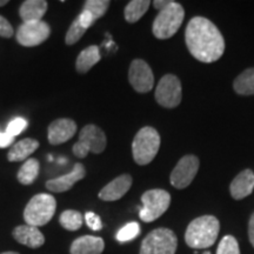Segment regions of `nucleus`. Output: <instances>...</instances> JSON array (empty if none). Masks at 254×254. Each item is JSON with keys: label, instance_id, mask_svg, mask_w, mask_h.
I'll return each instance as SVG.
<instances>
[{"label": "nucleus", "instance_id": "1", "mask_svg": "<svg viewBox=\"0 0 254 254\" xmlns=\"http://www.w3.org/2000/svg\"><path fill=\"white\" fill-rule=\"evenodd\" d=\"M185 40L190 55L201 63L217 62L224 55V37L218 27L204 17L190 19L186 27Z\"/></svg>", "mask_w": 254, "mask_h": 254}, {"label": "nucleus", "instance_id": "2", "mask_svg": "<svg viewBox=\"0 0 254 254\" xmlns=\"http://www.w3.org/2000/svg\"><path fill=\"white\" fill-rule=\"evenodd\" d=\"M220 224L213 215H202L190 222L185 233V241L190 249H208L217 241Z\"/></svg>", "mask_w": 254, "mask_h": 254}, {"label": "nucleus", "instance_id": "3", "mask_svg": "<svg viewBox=\"0 0 254 254\" xmlns=\"http://www.w3.org/2000/svg\"><path fill=\"white\" fill-rule=\"evenodd\" d=\"M160 142L161 139L157 129L151 126L142 127L132 142V153L135 163L140 166L150 164L158 154Z\"/></svg>", "mask_w": 254, "mask_h": 254}, {"label": "nucleus", "instance_id": "4", "mask_svg": "<svg viewBox=\"0 0 254 254\" xmlns=\"http://www.w3.org/2000/svg\"><path fill=\"white\" fill-rule=\"evenodd\" d=\"M57 201L53 195L40 193L34 195L24 211V219L26 225L39 227L49 224L56 213Z\"/></svg>", "mask_w": 254, "mask_h": 254}, {"label": "nucleus", "instance_id": "5", "mask_svg": "<svg viewBox=\"0 0 254 254\" xmlns=\"http://www.w3.org/2000/svg\"><path fill=\"white\" fill-rule=\"evenodd\" d=\"M185 11L183 6L176 1H171L166 7L160 9L153 21V34L158 39H168L173 37L182 26Z\"/></svg>", "mask_w": 254, "mask_h": 254}, {"label": "nucleus", "instance_id": "6", "mask_svg": "<svg viewBox=\"0 0 254 254\" xmlns=\"http://www.w3.org/2000/svg\"><path fill=\"white\" fill-rule=\"evenodd\" d=\"M178 238L168 228L153 230L142 240L139 254H176Z\"/></svg>", "mask_w": 254, "mask_h": 254}, {"label": "nucleus", "instance_id": "7", "mask_svg": "<svg viewBox=\"0 0 254 254\" xmlns=\"http://www.w3.org/2000/svg\"><path fill=\"white\" fill-rule=\"evenodd\" d=\"M106 135L95 125H86L79 133V140L73 145V153L78 158H86L87 154L103 153L106 148Z\"/></svg>", "mask_w": 254, "mask_h": 254}, {"label": "nucleus", "instance_id": "8", "mask_svg": "<svg viewBox=\"0 0 254 254\" xmlns=\"http://www.w3.org/2000/svg\"><path fill=\"white\" fill-rule=\"evenodd\" d=\"M142 208L139 217L142 221L152 222L160 218L171 205V195L165 190H146L141 195Z\"/></svg>", "mask_w": 254, "mask_h": 254}, {"label": "nucleus", "instance_id": "9", "mask_svg": "<svg viewBox=\"0 0 254 254\" xmlns=\"http://www.w3.org/2000/svg\"><path fill=\"white\" fill-rule=\"evenodd\" d=\"M182 82L174 74H166L159 81L155 90V100L160 106L174 109L182 103Z\"/></svg>", "mask_w": 254, "mask_h": 254}, {"label": "nucleus", "instance_id": "10", "mask_svg": "<svg viewBox=\"0 0 254 254\" xmlns=\"http://www.w3.org/2000/svg\"><path fill=\"white\" fill-rule=\"evenodd\" d=\"M51 34V27L45 21H32L24 23L19 26L17 34V41L25 47H33L43 44L49 39Z\"/></svg>", "mask_w": 254, "mask_h": 254}, {"label": "nucleus", "instance_id": "11", "mask_svg": "<svg viewBox=\"0 0 254 254\" xmlns=\"http://www.w3.org/2000/svg\"><path fill=\"white\" fill-rule=\"evenodd\" d=\"M199 170V159L193 154L185 155L178 161L171 173V184L178 190L186 189L193 182Z\"/></svg>", "mask_w": 254, "mask_h": 254}, {"label": "nucleus", "instance_id": "12", "mask_svg": "<svg viewBox=\"0 0 254 254\" xmlns=\"http://www.w3.org/2000/svg\"><path fill=\"white\" fill-rule=\"evenodd\" d=\"M128 81L139 93H147L154 86V75L148 64L142 59L133 60L128 71Z\"/></svg>", "mask_w": 254, "mask_h": 254}, {"label": "nucleus", "instance_id": "13", "mask_svg": "<svg viewBox=\"0 0 254 254\" xmlns=\"http://www.w3.org/2000/svg\"><path fill=\"white\" fill-rule=\"evenodd\" d=\"M49 141L52 145H60L68 141L77 132V124L68 118L57 119L49 126Z\"/></svg>", "mask_w": 254, "mask_h": 254}, {"label": "nucleus", "instance_id": "14", "mask_svg": "<svg viewBox=\"0 0 254 254\" xmlns=\"http://www.w3.org/2000/svg\"><path fill=\"white\" fill-rule=\"evenodd\" d=\"M86 176V171L85 167L81 164H75L74 167L71 172L65 174V176L56 178V179H51L46 183V189L51 190V192L56 193H63L66 190H71L74 186L75 183H78L79 180L84 179Z\"/></svg>", "mask_w": 254, "mask_h": 254}, {"label": "nucleus", "instance_id": "15", "mask_svg": "<svg viewBox=\"0 0 254 254\" xmlns=\"http://www.w3.org/2000/svg\"><path fill=\"white\" fill-rule=\"evenodd\" d=\"M132 182V177L129 174H122L100 190L99 198L104 201H116L122 199L131 189Z\"/></svg>", "mask_w": 254, "mask_h": 254}, {"label": "nucleus", "instance_id": "16", "mask_svg": "<svg viewBox=\"0 0 254 254\" xmlns=\"http://www.w3.org/2000/svg\"><path fill=\"white\" fill-rule=\"evenodd\" d=\"M14 240L21 245L30 247V249H38L45 244V237L38 227L30 226V225H19L12 232Z\"/></svg>", "mask_w": 254, "mask_h": 254}, {"label": "nucleus", "instance_id": "17", "mask_svg": "<svg viewBox=\"0 0 254 254\" xmlns=\"http://www.w3.org/2000/svg\"><path fill=\"white\" fill-rule=\"evenodd\" d=\"M254 190V173L251 170H244L231 183L232 198L241 200L252 194Z\"/></svg>", "mask_w": 254, "mask_h": 254}, {"label": "nucleus", "instance_id": "18", "mask_svg": "<svg viewBox=\"0 0 254 254\" xmlns=\"http://www.w3.org/2000/svg\"><path fill=\"white\" fill-rule=\"evenodd\" d=\"M105 249L104 240L99 237L84 236L72 243L71 254H101Z\"/></svg>", "mask_w": 254, "mask_h": 254}, {"label": "nucleus", "instance_id": "19", "mask_svg": "<svg viewBox=\"0 0 254 254\" xmlns=\"http://www.w3.org/2000/svg\"><path fill=\"white\" fill-rule=\"evenodd\" d=\"M49 4L45 0H26L19 8V14L24 23L40 21L46 13Z\"/></svg>", "mask_w": 254, "mask_h": 254}, {"label": "nucleus", "instance_id": "20", "mask_svg": "<svg viewBox=\"0 0 254 254\" xmlns=\"http://www.w3.org/2000/svg\"><path fill=\"white\" fill-rule=\"evenodd\" d=\"M39 147V142L36 139L26 138L23 140L18 141L14 146H12L11 150L8 151L7 159L12 163H18V161L26 160L32 153H34Z\"/></svg>", "mask_w": 254, "mask_h": 254}, {"label": "nucleus", "instance_id": "21", "mask_svg": "<svg viewBox=\"0 0 254 254\" xmlns=\"http://www.w3.org/2000/svg\"><path fill=\"white\" fill-rule=\"evenodd\" d=\"M101 58L99 47L95 45H91L86 47L85 50H82L80 55L78 56L77 62H75V68L79 73L85 74L90 69L93 67L94 65H97L99 63Z\"/></svg>", "mask_w": 254, "mask_h": 254}, {"label": "nucleus", "instance_id": "22", "mask_svg": "<svg viewBox=\"0 0 254 254\" xmlns=\"http://www.w3.org/2000/svg\"><path fill=\"white\" fill-rule=\"evenodd\" d=\"M234 91L241 95H254V67L247 68L236 78Z\"/></svg>", "mask_w": 254, "mask_h": 254}, {"label": "nucleus", "instance_id": "23", "mask_svg": "<svg viewBox=\"0 0 254 254\" xmlns=\"http://www.w3.org/2000/svg\"><path fill=\"white\" fill-rule=\"evenodd\" d=\"M39 174V161L34 158H30L18 171L17 179L23 185H31L36 182Z\"/></svg>", "mask_w": 254, "mask_h": 254}, {"label": "nucleus", "instance_id": "24", "mask_svg": "<svg viewBox=\"0 0 254 254\" xmlns=\"http://www.w3.org/2000/svg\"><path fill=\"white\" fill-rule=\"evenodd\" d=\"M150 5L151 2L148 0H132V1H129L125 7V11H124L127 23L134 24L138 20H140L142 15L147 12Z\"/></svg>", "mask_w": 254, "mask_h": 254}, {"label": "nucleus", "instance_id": "25", "mask_svg": "<svg viewBox=\"0 0 254 254\" xmlns=\"http://www.w3.org/2000/svg\"><path fill=\"white\" fill-rule=\"evenodd\" d=\"M60 225L67 231H78L82 226L84 218L80 212L74 211V209H67L64 211L59 217Z\"/></svg>", "mask_w": 254, "mask_h": 254}, {"label": "nucleus", "instance_id": "26", "mask_svg": "<svg viewBox=\"0 0 254 254\" xmlns=\"http://www.w3.org/2000/svg\"><path fill=\"white\" fill-rule=\"evenodd\" d=\"M110 4L111 2L109 0H87V1H85L84 9L90 12L94 20H97L106 13Z\"/></svg>", "mask_w": 254, "mask_h": 254}, {"label": "nucleus", "instance_id": "27", "mask_svg": "<svg viewBox=\"0 0 254 254\" xmlns=\"http://www.w3.org/2000/svg\"><path fill=\"white\" fill-rule=\"evenodd\" d=\"M139 233H140V226H139L138 222H128L117 233V240L119 243H126V241L133 240L138 237Z\"/></svg>", "mask_w": 254, "mask_h": 254}, {"label": "nucleus", "instance_id": "28", "mask_svg": "<svg viewBox=\"0 0 254 254\" xmlns=\"http://www.w3.org/2000/svg\"><path fill=\"white\" fill-rule=\"evenodd\" d=\"M217 254H240L239 244L233 236H226L218 245Z\"/></svg>", "mask_w": 254, "mask_h": 254}, {"label": "nucleus", "instance_id": "29", "mask_svg": "<svg viewBox=\"0 0 254 254\" xmlns=\"http://www.w3.org/2000/svg\"><path fill=\"white\" fill-rule=\"evenodd\" d=\"M85 32H86V28L81 26V24L79 23V19L77 17L68 28L67 34L65 37V43L67 45H73V44L78 43L81 39V37L85 34Z\"/></svg>", "mask_w": 254, "mask_h": 254}, {"label": "nucleus", "instance_id": "30", "mask_svg": "<svg viewBox=\"0 0 254 254\" xmlns=\"http://www.w3.org/2000/svg\"><path fill=\"white\" fill-rule=\"evenodd\" d=\"M27 126V120H25L24 118H14L12 122H9L7 125V128H6V133H8L9 135L15 136L18 134H20L21 132L26 128Z\"/></svg>", "mask_w": 254, "mask_h": 254}, {"label": "nucleus", "instance_id": "31", "mask_svg": "<svg viewBox=\"0 0 254 254\" xmlns=\"http://www.w3.org/2000/svg\"><path fill=\"white\" fill-rule=\"evenodd\" d=\"M85 220H86L87 226L93 231H100L103 228V222L98 214L93 213V212H87L85 214Z\"/></svg>", "mask_w": 254, "mask_h": 254}, {"label": "nucleus", "instance_id": "32", "mask_svg": "<svg viewBox=\"0 0 254 254\" xmlns=\"http://www.w3.org/2000/svg\"><path fill=\"white\" fill-rule=\"evenodd\" d=\"M14 31L12 25L8 23L4 17L0 15V37L2 38H11L13 36Z\"/></svg>", "mask_w": 254, "mask_h": 254}, {"label": "nucleus", "instance_id": "33", "mask_svg": "<svg viewBox=\"0 0 254 254\" xmlns=\"http://www.w3.org/2000/svg\"><path fill=\"white\" fill-rule=\"evenodd\" d=\"M78 19H79V23L81 24V26L84 28H87L91 27V25L94 23V18L92 17V14L90 13V12L85 11V9H82V12L80 14L78 15Z\"/></svg>", "mask_w": 254, "mask_h": 254}, {"label": "nucleus", "instance_id": "34", "mask_svg": "<svg viewBox=\"0 0 254 254\" xmlns=\"http://www.w3.org/2000/svg\"><path fill=\"white\" fill-rule=\"evenodd\" d=\"M14 140V136L9 135L8 133H2L0 132V148H5L7 147V146H9L13 142Z\"/></svg>", "mask_w": 254, "mask_h": 254}, {"label": "nucleus", "instance_id": "35", "mask_svg": "<svg viewBox=\"0 0 254 254\" xmlns=\"http://www.w3.org/2000/svg\"><path fill=\"white\" fill-rule=\"evenodd\" d=\"M249 238H250V243L252 244V246L254 247V213L251 215L250 221H249Z\"/></svg>", "mask_w": 254, "mask_h": 254}, {"label": "nucleus", "instance_id": "36", "mask_svg": "<svg viewBox=\"0 0 254 254\" xmlns=\"http://www.w3.org/2000/svg\"><path fill=\"white\" fill-rule=\"evenodd\" d=\"M170 4H171V1H168V0H155V1L153 2V6L155 8L160 11V9L165 8L166 6H168Z\"/></svg>", "mask_w": 254, "mask_h": 254}, {"label": "nucleus", "instance_id": "37", "mask_svg": "<svg viewBox=\"0 0 254 254\" xmlns=\"http://www.w3.org/2000/svg\"><path fill=\"white\" fill-rule=\"evenodd\" d=\"M7 2V0H0V7H1V6H5Z\"/></svg>", "mask_w": 254, "mask_h": 254}, {"label": "nucleus", "instance_id": "38", "mask_svg": "<svg viewBox=\"0 0 254 254\" xmlns=\"http://www.w3.org/2000/svg\"><path fill=\"white\" fill-rule=\"evenodd\" d=\"M0 254H19V253H17V252H2Z\"/></svg>", "mask_w": 254, "mask_h": 254}, {"label": "nucleus", "instance_id": "39", "mask_svg": "<svg viewBox=\"0 0 254 254\" xmlns=\"http://www.w3.org/2000/svg\"><path fill=\"white\" fill-rule=\"evenodd\" d=\"M204 254H211V253H209V252H207V253H204Z\"/></svg>", "mask_w": 254, "mask_h": 254}]
</instances>
